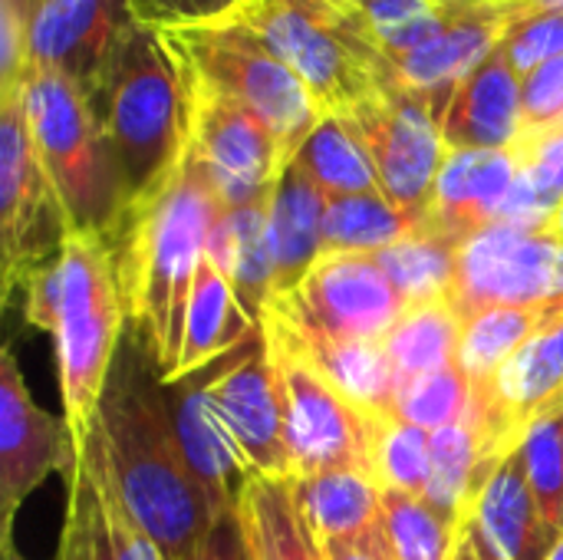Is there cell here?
Listing matches in <instances>:
<instances>
[{"label":"cell","mask_w":563,"mask_h":560,"mask_svg":"<svg viewBox=\"0 0 563 560\" xmlns=\"http://www.w3.org/2000/svg\"><path fill=\"white\" fill-rule=\"evenodd\" d=\"M294 488L320 541H356L383 528V488L366 469H330L294 479Z\"/></svg>","instance_id":"29"},{"label":"cell","mask_w":563,"mask_h":560,"mask_svg":"<svg viewBox=\"0 0 563 560\" xmlns=\"http://www.w3.org/2000/svg\"><path fill=\"white\" fill-rule=\"evenodd\" d=\"M350 3L366 17L376 40L422 20V17H429V13H435L442 7V0H350Z\"/></svg>","instance_id":"45"},{"label":"cell","mask_w":563,"mask_h":560,"mask_svg":"<svg viewBox=\"0 0 563 560\" xmlns=\"http://www.w3.org/2000/svg\"><path fill=\"white\" fill-rule=\"evenodd\" d=\"M508 13L498 0H449V20L419 50L386 59V79L422 96L442 116L455 86L501 43Z\"/></svg>","instance_id":"17"},{"label":"cell","mask_w":563,"mask_h":560,"mask_svg":"<svg viewBox=\"0 0 563 560\" xmlns=\"http://www.w3.org/2000/svg\"><path fill=\"white\" fill-rule=\"evenodd\" d=\"M323 554L327 560H396L393 545L386 538V525L356 541H323Z\"/></svg>","instance_id":"47"},{"label":"cell","mask_w":563,"mask_h":560,"mask_svg":"<svg viewBox=\"0 0 563 560\" xmlns=\"http://www.w3.org/2000/svg\"><path fill=\"white\" fill-rule=\"evenodd\" d=\"M224 208L205 162L185 149L178 168L139 198L109 238L129 330L148 350L165 386L178 370L195 277Z\"/></svg>","instance_id":"1"},{"label":"cell","mask_w":563,"mask_h":560,"mask_svg":"<svg viewBox=\"0 0 563 560\" xmlns=\"http://www.w3.org/2000/svg\"><path fill=\"white\" fill-rule=\"evenodd\" d=\"M501 462L505 455H498L472 406L462 422L432 436V479L426 502L452 525H462L472 515L482 485Z\"/></svg>","instance_id":"28"},{"label":"cell","mask_w":563,"mask_h":560,"mask_svg":"<svg viewBox=\"0 0 563 560\" xmlns=\"http://www.w3.org/2000/svg\"><path fill=\"white\" fill-rule=\"evenodd\" d=\"M548 560H563V531H561V538H558V545L551 548V554H548Z\"/></svg>","instance_id":"51"},{"label":"cell","mask_w":563,"mask_h":560,"mask_svg":"<svg viewBox=\"0 0 563 560\" xmlns=\"http://www.w3.org/2000/svg\"><path fill=\"white\" fill-rule=\"evenodd\" d=\"M76 442L66 419L49 416L30 396L16 353H0V512L3 551L13 560V515L53 475L76 469Z\"/></svg>","instance_id":"14"},{"label":"cell","mask_w":563,"mask_h":560,"mask_svg":"<svg viewBox=\"0 0 563 560\" xmlns=\"http://www.w3.org/2000/svg\"><path fill=\"white\" fill-rule=\"evenodd\" d=\"M254 333H257V323L244 314L231 281L224 277L218 261L211 254H205L198 277H195L181 356H178V370H175L172 383L214 366L218 360H224L228 353L244 347Z\"/></svg>","instance_id":"23"},{"label":"cell","mask_w":563,"mask_h":560,"mask_svg":"<svg viewBox=\"0 0 563 560\" xmlns=\"http://www.w3.org/2000/svg\"><path fill=\"white\" fill-rule=\"evenodd\" d=\"M323 188L290 162L274 191H271V244L277 261V297L300 284V277L323 254V218H327Z\"/></svg>","instance_id":"26"},{"label":"cell","mask_w":563,"mask_h":560,"mask_svg":"<svg viewBox=\"0 0 563 560\" xmlns=\"http://www.w3.org/2000/svg\"><path fill=\"white\" fill-rule=\"evenodd\" d=\"M205 383H208V399L214 413L221 416V422L241 446L254 475L294 479L280 386H277L274 360H271L261 327L251 337L247 350L234 356L231 363L218 366V376H205Z\"/></svg>","instance_id":"15"},{"label":"cell","mask_w":563,"mask_h":560,"mask_svg":"<svg viewBox=\"0 0 563 560\" xmlns=\"http://www.w3.org/2000/svg\"><path fill=\"white\" fill-rule=\"evenodd\" d=\"M521 462L544 518L563 531V416H548L528 426L521 439Z\"/></svg>","instance_id":"40"},{"label":"cell","mask_w":563,"mask_h":560,"mask_svg":"<svg viewBox=\"0 0 563 560\" xmlns=\"http://www.w3.org/2000/svg\"><path fill=\"white\" fill-rule=\"evenodd\" d=\"M472 406H475V383L459 363H452L435 373L406 380L396 393L393 416L435 436L462 422L472 413Z\"/></svg>","instance_id":"36"},{"label":"cell","mask_w":563,"mask_h":560,"mask_svg":"<svg viewBox=\"0 0 563 560\" xmlns=\"http://www.w3.org/2000/svg\"><path fill=\"white\" fill-rule=\"evenodd\" d=\"M383 525L396 560H452L459 525L442 518L426 498L383 492Z\"/></svg>","instance_id":"38"},{"label":"cell","mask_w":563,"mask_h":560,"mask_svg":"<svg viewBox=\"0 0 563 560\" xmlns=\"http://www.w3.org/2000/svg\"><path fill=\"white\" fill-rule=\"evenodd\" d=\"M191 560H251L247 545H244V531H241L234 512L214 518L211 531L205 535V541L198 545Z\"/></svg>","instance_id":"46"},{"label":"cell","mask_w":563,"mask_h":560,"mask_svg":"<svg viewBox=\"0 0 563 560\" xmlns=\"http://www.w3.org/2000/svg\"><path fill=\"white\" fill-rule=\"evenodd\" d=\"M294 162L323 188L327 198L379 191L373 158L346 116H323L297 149Z\"/></svg>","instance_id":"33"},{"label":"cell","mask_w":563,"mask_h":560,"mask_svg":"<svg viewBox=\"0 0 563 560\" xmlns=\"http://www.w3.org/2000/svg\"><path fill=\"white\" fill-rule=\"evenodd\" d=\"M76 455L86 462V469L96 479V488H99V498H102V512H106V525H109V538H112V554H115V560H165L162 548L142 528V521L129 508V502H125V495H122V488H119V482L112 475L99 416H96L92 429L82 436V442L76 446Z\"/></svg>","instance_id":"37"},{"label":"cell","mask_w":563,"mask_h":560,"mask_svg":"<svg viewBox=\"0 0 563 560\" xmlns=\"http://www.w3.org/2000/svg\"><path fill=\"white\" fill-rule=\"evenodd\" d=\"M73 234L56 185L40 158L20 86L0 89V274L3 300L56 261Z\"/></svg>","instance_id":"8"},{"label":"cell","mask_w":563,"mask_h":560,"mask_svg":"<svg viewBox=\"0 0 563 560\" xmlns=\"http://www.w3.org/2000/svg\"><path fill=\"white\" fill-rule=\"evenodd\" d=\"M462 333H465L462 310L452 300H439V304L409 307L383 337V347L399 380L406 383V380L459 363Z\"/></svg>","instance_id":"31"},{"label":"cell","mask_w":563,"mask_h":560,"mask_svg":"<svg viewBox=\"0 0 563 560\" xmlns=\"http://www.w3.org/2000/svg\"><path fill=\"white\" fill-rule=\"evenodd\" d=\"M86 99L132 208L178 168L188 149L185 66L165 30L135 20Z\"/></svg>","instance_id":"4"},{"label":"cell","mask_w":563,"mask_h":560,"mask_svg":"<svg viewBox=\"0 0 563 560\" xmlns=\"http://www.w3.org/2000/svg\"><path fill=\"white\" fill-rule=\"evenodd\" d=\"M343 116L373 158L379 191L402 211L429 218L435 182L449 155L442 112L422 96L383 79L376 92Z\"/></svg>","instance_id":"10"},{"label":"cell","mask_w":563,"mask_h":560,"mask_svg":"<svg viewBox=\"0 0 563 560\" xmlns=\"http://www.w3.org/2000/svg\"><path fill=\"white\" fill-rule=\"evenodd\" d=\"M234 515L251 560H327L320 535L303 515L294 479L254 475L244 485Z\"/></svg>","instance_id":"25"},{"label":"cell","mask_w":563,"mask_h":560,"mask_svg":"<svg viewBox=\"0 0 563 560\" xmlns=\"http://www.w3.org/2000/svg\"><path fill=\"white\" fill-rule=\"evenodd\" d=\"M165 389L148 350L129 330L99 399V426L112 475L142 528L165 560H191L218 515L178 446Z\"/></svg>","instance_id":"2"},{"label":"cell","mask_w":563,"mask_h":560,"mask_svg":"<svg viewBox=\"0 0 563 560\" xmlns=\"http://www.w3.org/2000/svg\"><path fill=\"white\" fill-rule=\"evenodd\" d=\"M261 333L280 386L294 479H310L330 469L369 472V413L356 409L274 323L261 320Z\"/></svg>","instance_id":"9"},{"label":"cell","mask_w":563,"mask_h":560,"mask_svg":"<svg viewBox=\"0 0 563 560\" xmlns=\"http://www.w3.org/2000/svg\"><path fill=\"white\" fill-rule=\"evenodd\" d=\"M181 66L188 86V149L205 162L224 205L271 198L280 172L290 165L280 139L244 102L205 83L185 59Z\"/></svg>","instance_id":"12"},{"label":"cell","mask_w":563,"mask_h":560,"mask_svg":"<svg viewBox=\"0 0 563 560\" xmlns=\"http://www.w3.org/2000/svg\"><path fill=\"white\" fill-rule=\"evenodd\" d=\"M521 109H525V139L544 135L563 122V56H554L521 76Z\"/></svg>","instance_id":"42"},{"label":"cell","mask_w":563,"mask_h":560,"mask_svg":"<svg viewBox=\"0 0 563 560\" xmlns=\"http://www.w3.org/2000/svg\"><path fill=\"white\" fill-rule=\"evenodd\" d=\"M525 132L521 73L498 43L452 92L442 116V139L449 152L515 149Z\"/></svg>","instance_id":"18"},{"label":"cell","mask_w":563,"mask_h":560,"mask_svg":"<svg viewBox=\"0 0 563 560\" xmlns=\"http://www.w3.org/2000/svg\"><path fill=\"white\" fill-rule=\"evenodd\" d=\"M16 86L40 158L56 185L73 231L102 234L109 241L129 205L86 92L63 73L40 66H23Z\"/></svg>","instance_id":"6"},{"label":"cell","mask_w":563,"mask_h":560,"mask_svg":"<svg viewBox=\"0 0 563 560\" xmlns=\"http://www.w3.org/2000/svg\"><path fill=\"white\" fill-rule=\"evenodd\" d=\"M59 560H115L106 512H102V498H99L96 479L82 459H76V469L69 475Z\"/></svg>","instance_id":"39"},{"label":"cell","mask_w":563,"mask_h":560,"mask_svg":"<svg viewBox=\"0 0 563 560\" xmlns=\"http://www.w3.org/2000/svg\"><path fill=\"white\" fill-rule=\"evenodd\" d=\"M267 323H274L294 350H300L356 409L363 413H393L396 393L402 386L383 340H323V337H303L294 327H287L277 314H264Z\"/></svg>","instance_id":"24"},{"label":"cell","mask_w":563,"mask_h":560,"mask_svg":"<svg viewBox=\"0 0 563 560\" xmlns=\"http://www.w3.org/2000/svg\"><path fill=\"white\" fill-rule=\"evenodd\" d=\"M271 198L224 208L208 254L231 281L244 314L261 327L277 297V261L271 244Z\"/></svg>","instance_id":"22"},{"label":"cell","mask_w":563,"mask_h":560,"mask_svg":"<svg viewBox=\"0 0 563 560\" xmlns=\"http://www.w3.org/2000/svg\"><path fill=\"white\" fill-rule=\"evenodd\" d=\"M551 228H554V231H558V234L563 238V201L558 205V211H554V221H551Z\"/></svg>","instance_id":"50"},{"label":"cell","mask_w":563,"mask_h":560,"mask_svg":"<svg viewBox=\"0 0 563 560\" xmlns=\"http://www.w3.org/2000/svg\"><path fill=\"white\" fill-rule=\"evenodd\" d=\"M561 310L538 307H485L465 317L459 366L472 376V383H492L508 360Z\"/></svg>","instance_id":"34"},{"label":"cell","mask_w":563,"mask_h":560,"mask_svg":"<svg viewBox=\"0 0 563 560\" xmlns=\"http://www.w3.org/2000/svg\"><path fill=\"white\" fill-rule=\"evenodd\" d=\"M492 393L521 432L538 419L563 416V310L508 360Z\"/></svg>","instance_id":"27"},{"label":"cell","mask_w":563,"mask_h":560,"mask_svg":"<svg viewBox=\"0 0 563 560\" xmlns=\"http://www.w3.org/2000/svg\"><path fill=\"white\" fill-rule=\"evenodd\" d=\"M452 304L462 317L485 307L563 310V238L551 224L482 228L462 244Z\"/></svg>","instance_id":"13"},{"label":"cell","mask_w":563,"mask_h":560,"mask_svg":"<svg viewBox=\"0 0 563 560\" xmlns=\"http://www.w3.org/2000/svg\"><path fill=\"white\" fill-rule=\"evenodd\" d=\"M247 23L313 92L323 116H343L386 79V56L350 0H244Z\"/></svg>","instance_id":"5"},{"label":"cell","mask_w":563,"mask_h":560,"mask_svg":"<svg viewBox=\"0 0 563 560\" xmlns=\"http://www.w3.org/2000/svg\"><path fill=\"white\" fill-rule=\"evenodd\" d=\"M518 158H521V172L525 178L541 188L554 205L563 201V122L554 125L544 135L525 139L515 145Z\"/></svg>","instance_id":"44"},{"label":"cell","mask_w":563,"mask_h":560,"mask_svg":"<svg viewBox=\"0 0 563 560\" xmlns=\"http://www.w3.org/2000/svg\"><path fill=\"white\" fill-rule=\"evenodd\" d=\"M462 244L465 241H459L452 234H442L432 224H426L422 231L376 251L373 257L379 261V267L393 281L399 297L409 307H419V304L452 300L455 281H459Z\"/></svg>","instance_id":"30"},{"label":"cell","mask_w":563,"mask_h":560,"mask_svg":"<svg viewBox=\"0 0 563 560\" xmlns=\"http://www.w3.org/2000/svg\"><path fill=\"white\" fill-rule=\"evenodd\" d=\"M205 373V370H201ZM195 373L188 380L172 383V426L178 436V446L188 459V469L195 472L201 492L208 495L214 515H231L238 512V498L244 485L254 479L251 462L244 459L241 446L214 413L208 399V383L205 376Z\"/></svg>","instance_id":"19"},{"label":"cell","mask_w":563,"mask_h":560,"mask_svg":"<svg viewBox=\"0 0 563 560\" xmlns=\"http://www.w3.org/2000/svg\"><path fill=\"white\" fill-rule=\"evenodd\" d=\"M426 224L429 218L402 211L383 191L330 198L323 218V254H376Z\"/></svg>","instance_id":"32"},{"label":"cell","mask_w":563,"mask_h":560,"mask_svg":"<svg viewBox=\"0 0 563 560\" xmlns=\"http://www.w3.org/2000/svg\"><path fill=\"white\" fill-rule=\"evenodd\" d=\"M406 310L373 254H320L300 284L271 304L287 327L323 340H383Z\"/></svg>","instance_id":"11"},{"label":"cell","mask_w":563,"mask_h":560,"mask_svg":"<svg viewBox=\"0 0 563 560\" xmlns=\"http://www.w3.org/2000/svg\"><path fill=\"white\" fill-rule=\"evenodd\" d=\"M521 178V158L515 149L449 152L435 182V198L429 208V224L442 234L468 241L498 215Z\"/></svg>","instance_id":"20"},{"label":"cell","mask_w":563,"mask_h":560,"mask_svg":"<svg viewBox=\"0 0 563 560\" xmlns=\"http://www.w3.org/2000/svg\"><path fill=\"white\" fill-rule=\"evenodd\" d=\"M139 23L155 30H191L231 20L244 0H129Z\"/></svg>","instance_id":"43"},{"label":"cell","mask_w":563,"mask_h":560,"mask_svg":"<svg viewBox=\"0 0 563 560\" xmlns=\"http://www.w3.org/2000/svg\"><path fill=\"white\" fill-rule=\"evenodd\" d=\"M165 36L205 83L261 116L294 162L323 112L307 83L247 23L231 17L208 26L165 30Z\"/></svg>","instance_id":"7"},{"label":"cell","mask_w":563,"mask_h":560,"mask_svg":"<svg viewBox=\"0 0 563 560\" xmlns=\"http://www.w3.org/2000/svg\"><path fill=\"white\" fill-rule=\"evenodd\" d=\"M452 560H508L492 541L488 535L478 528V521L468 515L462 525H459V541H455V554Z\"/></svg>","instance_id":"48"},{"label":"cell","mask_w":563,"mask_h":560,"mask_svg":"<svg viewBox=\"0 0 563 560\" xmlns=\"http://www.w3.org/2000/svg\"><path fill=\"white\" fill-rule=\"evenodd\" d=\"M472 518L508 560H548L561 538L528 485L521 449L511 452L482 485Z\"/></svg>","instance_id":"21"},{"label":"cell","mask_w":563,"mask_h":560,"mask_svg":"<svg viewBox=\"0 0 563 560\" xmlns=\"http://www.w3.org/2000/svg\"><path fill=\"white\" fill-rule=\"evenodd\" d=\"M23 317L56 350L63 419L79 446L99 416V399L125 337L112 244L102 234L73 231L56 261L23 284Z\"/></svg>","instance_id":"3"},{"label":"cell","mask_w":563,"mask_h":560,"mask_svg":"<svg viewBox=\"0 0 563 560\" xmlns=\"http://www.w3.org/2000/svg\"><path fill=\"white\" fill-rule=\"evenodd\" d=\"M132 23L129 0H33L26 66L63 73L89 96Z\"/></svg>","instance_id":"16"},{"label":"cell","mask_w":563,"mask_h":560,"mask_svg":"<svg viewBox=\"0 0 563 560\" xmlns=\"http://www.w3.org/2000/svg\"><path fill=\"white\" fill-rule=\"evenodd\" d=\"M0 7H7V10H13V13H20V17H23V23H26V17H30V10H33V0H0Z\"/></svg>","instance_id":"49"},{"label":"cell","mask_w":563,"mask_h":560,"mask_svg":"<svg viewBox=\"0 0 563 560\" xmlns=\"http://www.w3.org/2000/svg\"><path fill=\"white\" fill-rule=\"evenodd\" d=\"M501 46L521 76L554 56H563V10H528L508 17Z\"/></svg>","instance_id":"41"},{"label":"cell","mask_w":563,"mask_h":560,"mask_svg":"<svg viewBox=\"0 0 563 560\" xmlns=\"http://www.w3.org/2000/svg\"><path fill=\"white\" fill-rule=\"evenodd\" d=\"M369 475L383 492L426 498L432 479V432L393 413H369Z\"/></svg>","instance_id":"35"}]
</instances>
